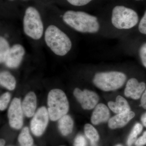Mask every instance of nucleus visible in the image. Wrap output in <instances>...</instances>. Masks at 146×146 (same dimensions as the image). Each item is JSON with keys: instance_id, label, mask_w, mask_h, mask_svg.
<instances>
[{"instance_id": "nucleus-1", "label": "nucleus", "mask_w": 146, "mask_h": 146, "mask_svg": "<svg viewBox=\"0 0 146 146\" xmlns=\"http://www.w3.org/2000/svg\"><path fill=\"white\" fill-rule=\"evenodd\" d=\"M62 18L67 26L76 32L113 39L107 25L101 17L81 11L70 10L65 11Z\"/></svg>"}, {"instance_id": "nucleus-2", "label": "nucleus", "mask_w": 146, "mask_h": 146, "mask_svg": "<svg viewBox=\"0 0 146 146\" xmlns=\"http://www.w3.org/2000/svg\"><path fill=\"white\" fill-rule=\"evenodd\" d=\"M102 18L107 25L113 39L121 40L133 34L140 20L136 11L123 5H115L108 17Z\"/></svg>"}, {"instance_id": "nucleus-3", "label": "nucleus", "mask_w": 146, "mask_h": 146, "mask_svg": "<svg viewBox=\"0 0 146 146\" xmlns=\"http://www.w3.org/2000/svg\"><path fill=\"white\" fill-rule=\"evenodd\" d=\"M44 38L47 46L57 56L67 55L73 49L74 43L70 36L54 24L45 29Z\"/></svg>"}, {"instance_id": "nucleus-4", "label": "nucleus", "mask_w": 146, "mask_h": 146, "mask_svg": "<svg viewBox=\"0 0 146 146\" xmlns=\"http://www.w3.org/2000/svg\"><path fill=\"white\" fill-rule=\"evenodd\" d=\"M23 30L29 38L35 41L42 39L45 29L41 14L36 8L29 7L25 11L23 18Z\"/></svg>"}, {"instance_id": "nucleus-5", "label": "nucleus", "mask_w": 146, "mask_h": 146, "mask_svg": "<svg viewBox=\"0 0 146 146\" xmlns=\"http://www.w3.org/2000/svg\"><path fill=\"white\" fill-rule=\"evenodd\" d=\"M127 80L126 74L122 71H101L94 74L93 82L101 90L109 91L120 89L123 86Z\"/></svg>"}, {"instance_id": "nucleus-6", "label": "nucleus", "mask_w": 146, "mask_h": 146, "mask_svg": "<svg viewBox=\"0 0 146 146\" xmlns=\"http://www.w3.org/2000/svg\"><path fill=\"white\" fill-rule=\"evenodd\" d=\"M48 110L50 119L58 120L67 115L69 110V102L65 93L60 89H53L48 94Z\"/></svg>"}, {"instance_id": "nucleus-7", "label": "nucleus", "mask_w": 146, "mask_h": 146, "mask_svg": "<svg viewBox=\"0 0 146 146\" xmlns=\"http://www.w3.org/2000/svg\"><path fill=\"white\" fill-rule=\"evenodd\" d=\"M50 118L48 110L45 106L39 108L33 115L31 121V129L36 136H42L44 133Z\"/></svg>"}, {"instance_id": "nucleus-8", "label": "nucleus", "mask_w": 146, "mask_h": 146, "mask_svg": "<svg viewBox=\"0 0 146 146\" xmlns=\"http://www.w3.org/2000/svg\"><path fill=\"white\" fill-rule=\"evenodd\" d=\"M23 113L21 100L18 98L13 99L7 114L11 127L16 129L21 128L23 125Z\"/></svg>"}, {"instance_id": "nucleus-9", "label": "nucleus", "mask_w": 146, "mask_h": 146, "mask_svg": "<svg viewBox=\"0 0 146 146\" xmlns=\"http://www.w3.org/2000/svg\"><path fill=\"white\" fill-rule=\"evenodd\" d=\"M74 95L84 109L91 110L96 107L99 100L98 94L87 89L82 91L78 88L74 90Z\"/></svg>"}, {"instance_id": "nucleus-10", "label": "nucleus", "mask_w": 146, "mask_h": 146, "mask_svg": "<svg viewBox=\"0 0 146 146\" xmlns=\"http://www.w3.org/2000/svg\"><path fill=\"white\" fill-rule=\"evenodd\" d=\"M25 54V49L24 46L19 43H15L11 46L4 64L11 69L18 68L23 60Z\"/></svg>"}, {"instance_id": "nucleus-11", "label": "nucleus", "mask_w": 146, "mask_h": 146, "mask_svg": "<svg viewBox=\"0 0 146 146\" xmlns=\"http://www.w3.org/2000/svg\"><path fill=\"white\" fill-rule=\"evenodd\" d=\"M121 40V46L125 51L131 55H137L142 65L146 68V42L136 46L127 38Z\"/></svg>"}, {"instance_id": "nucleus-12", "label": "nucleus", "mask_w": 146, "mask_h": 146, "mask_svg": "<svg viewBox=\"0 0 146 146\" xmlns=\"http://www.w3.org/2000/svg\"><path fill=\"white\" fill-rule=\"evenodd\" d=\"M146 84L143 82H139L135 78L128 80L125 89V96L133 100H138L146 89Z\"/></svg>"}, {"instance_id": "nucleus-13", "label": "nucleus", "mask_w": 146, "mask_h": 146, "mask_svg": "<svg viewBox=\"0 0 146 146\" xmlns=\"http://www.w3.org/2000/svg\"><path fill=\"white\" fill-rule=\"evenodd\" d=\"M135 114L132 111L117 114L109 120L108 126L111 129L123 127L132 119Z\"/></svg>"}, {"instance_id": "nucleus-14", "label": "nucleus", "mask_w": 146, "mask_h": 146, "mask_svg": "<svg viewBox=\"0 0 146 146\" xmlns=\"http://www.w3.org/2000/svg\"><path fill=\"white\" fill-rule=\"evenodd\" d=\"M110 116L108 108L103 104L97 105L92 113L91 122L95 125L107 121Z\"/></svg>"}, {"instance_id": "nucleus-15", "label": "nucleus", "mask_w": 146, "mask_h": 146, "mask_svg": "<svg viewBox=\"0 0 146 146\" xmlns=\"http://www.w3.org/2000/svg\"><path fill=\"white\" fill-rule=\"evenodd\" d=\"M22 106L24 114L27 117H31L34 115L36 107V97L34 92L30 91L27 94Z\"/></svg>"}, {"instance_id": "nucleus-16", "label": "nucleus", "mask_w": 146, "mask_h": 146, "mask_svg": "<svg viewBox=\"0 0 146 146\" xmlns=\"http://www.w3.org/2000/svg\"><path fill=\"white\" fill-rule=\"evenodd\" d=\"M108 106L112 112L117 114L124 113L130 110V106L126 100L120 96L117 97L116 102H108Z\"/></svg>"}, {"instance_id": "nucleus-17", "label": "nucleus", "mask_w": 146, "mask_h": 146, "mask_svg": "<svg viewBox=\"0 0 146 146\" xmlns=\"http://www.w3.org/2000/svg\"><path fill=\"white\" fill-rule=\"evenodd\" d=\"M74 121L70 115H66L58 120V128L64 136H68L72 132Z\"/></svg>"}, {"instance_id": "nucleus-18", "label": "nucleus", "mask_w": 146, "mask_h": 146, "mask_svg": "<svg viewBox=\"0 0 146 146\" xmlns=\"http://www.w3.org/2000/svg\"><path fill=\"white\" fill-rule=\"evenodd\" d=\"M0 84L7 89L12 91L16 88V80L8 71H2L0 73Z\"/></svg>"}, {"instance_id": "nucleus-19", "label": "nucleus", "mask_w": 146, "mask_h": 146, "mask_svg": "<svg viewBox=\"0 0 146 146\" xmlns=\"http://www.w3.org/2000/svg\"><path fill=\"white\" fill-rule=\"evenodd\" d=\"M11 47L9 42L6 37L1 35L0 36V63H4L10 51Z\"/></svg>"}, {"instance_id": "nucleus-20", "label": "nucleus", "mask_w": 146, "mask_h": 146, "mask_svg": "<svg viewBox=\"0 0 146 146\" xmlns=\"http://www.w3.org/2000/svg\"><path fill=\"white\" fill-rule=\"evenodd\" d=\"M18 141L20 146H32L33 139L29 131V128L25 127L22 129L18 137Z\"/></svg>"}, {"instance_id": "nucleus-21", "label": "nucleus", "mask_w": 146, "mask_h": 146, "mask_svg": "<svg viewBox=\"0 0 146 146\" xmlns=\"http://www.w3.org/2000/svg\"><path fill=\"white\" fill-rule=\"evenodd\" d=\"M85 135L90 141L97 142L99 139V135L96 129L90 124H86L84 127Z\"/></svg>"}, {"instance_id": "nucleus-22", "label": "nucleus", "mask_w": 146, "mask_h": 146, "mask_svg": "<svg viewBox=\"0 0 146 146\" xmlns=\"http://www.w3.org/2000/svg\"><path fill=\"white\" fill-rule=\"evenodd\" d=\"M143 129V126L139 123H137L134 125L127 139L128 145L130 146L132 145L136 140L138 135L141 133Z\"/></svg>"}, {"instance_id": "nucleus-23", "label": "nucleus", "mask_w": 146, "mask_h": 146, "mask_svg": "<svg viewBox=\"0 0 146 146\" xmlns=\"http://www.w3.org/2000/svg\"><path fill=\"white\" fill-rule=\"evenodd\" d=\"M11 94L9 92H6L3 94L0 98V110L1 111L5 110L7 107L11 99Z\"/></svg>"}, {"instance_id": "nucleus-24", "label": "nucleus", "mask_w": 146, "mask_h": 146, "mask_svg": "<svg viewBox=\"0 0 146 146\" xmlns=\"http://www.w3.org/2000/svg\"><path fill=\"white\" fill-rule=\"evenodd\" d=\"M143 35H146V10L143 16L140 19L136 31Z\"/></svg>"}, {"instance_id": "nucleus-25", "label": "nucleus", "mask_w": 146, "mask_h": 146, "mask_svg": "<svg viewBox=\"0 0 146 146\" xmlns=\"http://www.w3.org/2000/svg\"><path fill=\"white\" fill-rule=\"evenodd\" d=\"M71 5L76 7L84 6L93 0H66Z\"/></svg>"}, {"instance_id": "nucleus-26", "label": "nucleus", "mask_w": 146, "mask_h": 146, "mask_svg": "<svg viewBox=\"0 0 146 146\" xmlns=\"http://www.w3.org/2000/svg\"><path fill=\"white\" fill-rule=\"evenodd\" d=\"M74 146H86L87 143L84 136L81 134L78 135L74 141Z\"/></svg>"}, {"instance_id": "nucleus-27", "label": "nucleus", "mask_w": 146, "mask_h": 146, "mask_svg": "<svg viewBox=\"0 0 146 146\" xmlns=\"http://www.w3.org/2000/svg\"><path fill=\"white\" fill-rule=\"evenodd\" d=\"M135 145L136 146H143L146 145V131L136 141Z\"/></svg>"}, {"instance_id": "nucleus-28", "label": "nucleus", "mask_w": 146, "mask_h": 146, "mask_svg": "<svg viewBox=\"0 0 146 146\" xmlns=\"http://www.w3.org/2000/svg\"><path fill=\"white\" fill-rule=\"evenodd\" d=\"M141 105L143 108L146 110V89L141 98Z\"/></svg>"}, {"instance_id": "nucleus-29", "label": "nucleus", "mask_w": 146, "mask_h": 146, "mask_svg": "<svg viewBox=\"0 0 146 146\" xmlns=\"http://www.w3.org/2000/svg\"><path fill=\"white\" fill-rule=\"evenodd\" d=\"M141 121L143 125L146 127V112L142 115L141 118Z\"/></svg>"}, {"instance_id": "nucleus-30", "label": "nucleus", "mask_w": 146, "mask_h": 146, "mask_svg": "<svg viewBox=\"0 0 146 146\" xmlns=\"http://www.w3.org/2000/svg\"><path fill=\"white\" fill-rule=\"evenodd\" d=\"M5 141L4 139H1L0 140V146H5Z\"/></svg>"}, {"instance_id": "nucleus-31", "label": "nucleus", "mask_w": 146, "mask_h": 146, "mask_svg": "<svg viewBox=\"0 0 146 146\" xmlns=\"http://www.w3.org/2000/svg\"><path fill=\"white\" fill-rule=\"evenodd\" d=\"M96 142H92L91 141V146H98L96 144Z\"/></svg>"}, {"instance_id": "nucleus-32", "label": "nucleus", "mask_w": 146, "mask_h": 146, "mask_svg": "<svg viewBox=\"0 0 146 146\" xmlns=\"http://www.w3.org/2000/svg\"><path fill=\"white\" fill-rule=\"evenodd\" d=\"M134 1H143V0H134Z\"/></svg>"}, {"instance_id": "nucleus-33", "label": "nucleus", "mask_w": 146, "mask_h": 146, "mask_svg": "<svg viewBox=\"0 0 146 146\" xmlns=\"http://www.w3.org/2000/svg\"><path fill=\"white\" fill-rule=\"evenodd\" d=\"M116 146H122L121 145H116Z\"/></svg>"}, {"instance_id": "nucleus-34", "label": "nucleus", "mask_w": 146, "mask_h": 146, "mask_svg": "<svg viewBox=\"0 0 146 146\" xmlns=\"http://www.w3.org/2000/svg\"><path fill=\"white\" fill-rule=\"evenodd\" d=\"M23 1H28V0H23Z\"/></svg>"}, {"instance_id": "nucleus-35", "label": "nucleus", "mask_w": 146, "mask_h": 146, "mask_svg": "<svg viewBox=\"0 0 146 146\" xmlns=\"http://www.w3.org/2000/svg\"><path fill=\"white\" fill-rule=\"evenodd\" d=\"M10 1H14V0H10Z\"/></svg>"}, {"instance_id": "nucleus-36", "label": "nucleus", "mask_w": 146, "mask_h": 146, "mask_svg": "<svg viewBox=\"0 0 146 146\" xmlns=\"http://www.w3.org/2000/svg\"><path fill=\"white\" fill-rule=\"evenodd\" d=\"M65 146L62 145V146Z\"/></svg>"}]
</instances>
